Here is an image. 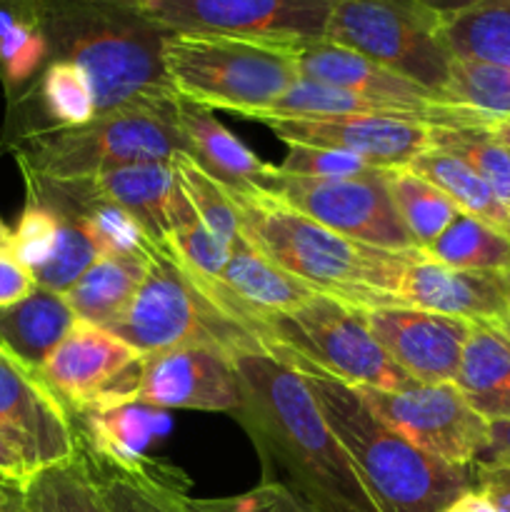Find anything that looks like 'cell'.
Returning a JSON list of instances; mask_svg holds the SVG:
<instances>
[{"mask_svg":"<svg viewBox=\"0 0 510 512\" xmlns=\"http://www.w3.org/2000/svg\"><path fill=\"white\" fill-rule=\"evenodd\" d=\"M243 403L235 420L265 465V480L288 485L313 512H380L308 385L265 350L230 353Z\"/></svg>","mask_w":510,"mask_h":512,"instance_id":"obj_1","label":"cell"},{"mask_svg":"<svg viewBox=\"0 0 510 512\" xmlns=\"http://www.w3.org/2000/svg\"><path fill=\"white\" fill-rule=\"evenodd\" d=\"M30 15L53 60H70L88 75L98 115L170 110L178 100L163 65L170 30L128 0H30Z\"/></svg>","mask_w":510,"mask_h":512,"instance_id":"obj_2","label":"cell"},{"mask_svg":"<svg viewBox=\"0 0 510 512\" xmlns=\"http://www.w3.org/2000/svg\"><path fill=\"white\" fill-rule=\"evenodd\" d=\"M263 350L298 370L380 512H443L458 495L475 488L473 468H458L415 448L370 408L355 385L275 343H265Z\"/></svg>","mask_w":510,"mask_h":512,"instance_id":"obj_3","label":"cell"},{"mask_svg":"<svg viewBox=\"0 0 510 512\" xmlns=\"http://www.w3.org/2000/svg\"><path fill=\"white\" fill-rule=\"evenodd\" d=\"M240 233L278 268L358 310L400 303L413 250H383L325 228L258 188L228 190Z\"/></svg>","mask_w":510,"mask_h":512,"instance_id":"obj_4","label":"cell"},{"mask_svg":"<svg viewBox=\"0 0 510 512\" xmlns=\"http://www.w3.org/2000/svg\"><path fill=\"white\" fill-rule=\"evenodd\" d=\"M303 45L225 33L170 30L163 65L180 100L253 120L300 78Z\"/></svg>","mask_w":510,"mask_h":512,"instance_id":"obj_5","label":"cell"},{"mask_svg":"<svg viewBox=\"0 0 510 512\" xmlns=\"http://www.w3.org/2000/svg\"><path fill=\"white\" fill-rule=\"evenodd\" d=\"M183 143L173 108H123L78 128H43L15 150L25 178L88 183L108 170L138 163H168Z\"/></svg>","mask_w":510,"mask_h":512,"instance_id":"obj_6","label":"cell"},{"mask_svg":"<svg viewBox=\"0 0 510 512\" xmlns=\"http://www.w3.org/2000/svg\"><path fill=\"white\" fill-rule=\"evenodd\" d=\"M105 330L140 355L183 345H218L228 353L263 350V343L230 320L195 283L185 265L160 245L150 250L143 283Z\"/></svg>","mask_w":510,"mask_h":512,"instance_id":"obj_7","label":"cell"},{"mask_svg":"<svg viewBox=\"0 0 510 512\" xmlns=\"http://www.w3.org/2000/svg\"><path fill=\"white\" fill-rule=\"evenodd\" d=\"M258 328L263 345H280L355 388L405 390L418 383L380 348L363 313L330 295H315L288 313L258 315Z\"/></svg>","mask_w":510,"mask_h":512,"instance_id":"obj_8","label":"cell"},{"mask_svg":"<svg viewBox=\"0 0 510 512\" xmlns=\"http://www.w3.org/2000/svg\"><path fill=\"white\" fill-rule=\"evenodd\" d=\"M325 40L385 65L435 98H443L455 60L440 38L438 18L418 0H343Z\"/></svg>","mask_w":510,"mask_h":512,"instance_id":"obj_9","label":"cell"},{"mask_svg":"<svg viewBox=\"0 0 510 512\" xmlns=\"http://www.w3.org/2000/svg\"><path fill=\"white\" fill-rule=\"evenodd\" d=\"M258 190L358 243L383 250L415 248L393 208L385 170L368 178H305L275 165Z\"/></svg>","mask_w":510,"mask_h":512,"instance_id":"obj_10","label":"cell"},{"mask_svg":"<svg viewBox=\"0 0 510 512\" xmlns=\"http://www.w3.org/2000/svg\"><path fill=\"white\" fill-rule=\"evenodd\" d=\"M370 408L415 448L458 468L483 458L490 423L455 383H415L405 390L358 388Z\"/></svg>","mask_w":510,"mask_h":512,"instance_id":"obj_11","label":"cell"},{"mask_svg":"<svg viewBox=\"0 0 510 512\" xmlns=\"http://www.w3.org/2000/svg\"><path fill=\"white\" fill-rule=\"evenodd\" d=\"M165 30L315 43L343 0H128Z\"/></svg>","mask_w":510,"mask_h":512,"instance_id":"obj_12","label":"cell"},{"mask_svg":"<svg viewBox=\"0 0 510 512\" xmlns=\"http://www.w3.org/2000/svg\"><path fill=\"white\" fill-rule=\"evenodd\" d=\"M128 403L235 415L243 403V390L228 350L218 345H183L140 355Z\"/></svg>","mask_w":510,"mask_h":512,"instance_id":"obj_13","label":"cell"},{"mask_svg":"<svg viewBox=\"0 0 510 512\" xmlns=\"http://www.w3.org/2000/svg\"><path fill=\"white\" fill-rule=\"evenodd\" d=\"M0 435L23 453L30 473L70 463L80 453L73 418L38 373L0 353Z\"/></svg>","mask_w":510,"mask_h":512,"instance_id":"obj_14","label":"cell"},{"mask_svg":"<svg viewBox=\"0 0 510 512\" xmlns=\"http://www.w3.org/2000/svg\"><path fill=\"white\" fill-rule=\"evenodd\" d=\"M275 135L288 143L318 145L358 155L378 170L408 168L433 148V123L400 115H330V118L268 120Z\"/></svg>","mask_w":510,"mask_h":512,"instance_id":"obj_15","label":"cell"},{"mask_svg":"<svg viewBox=\"0 0 510 512\" xmlns=\"http://www.w3.org/2000/svg\"><path fill=\"white\" fill-rule=\"evenodd\" d=\"M370 335L418 383H453L473 323L463 318L385 305L360 310Z\"/></svg>","mask_w":510,"mask_h":512,"instance_id":"obj_16","label":"cell"},{"mask_svg":"<svg viewBox=\"0 0 510 512\" xmlns=\"http://www.w3.org/2000/svg\"><path fill=\"white\" fill-rule=\"evenodd\" d=\"M138 358L140 353L115 338L110 330L75 320L70 333L43 360L38 378L73 418L105 398L138 363Z\"/></svg>","mask_w":510,"mask_h":512,"instance_id":"obj_17","label":"cell"},{"mask_svg":"<svg viewBox=\"0 0 510 512\" xmlns=\"http://www.w3.org/2000/svg\"><path fill=\"white\" fill-rule=\"evenodd\" d=\"M400 303L470 323H503L510 318L500 273L450 268L423 250L413 255L405 270Z\"/></svg>","mask_w":510,"mask_h":512,"instance_id":"obj_18","label":"cell"},{"mask_svg":"<svg viewBox=\"0 0 510 512\" xmlns=\"http://www.w3.org/2000/svg\"><path fill=\"white\" fill-rule=\"evenodd\" d=\"M80 450L103 463L135 470L148 458V445L170 430L168 410L143 403L95 405L73 415Z\"/></svg>","mask_w":510,"mask_h":512,"instance_id":"obj_19","label":"cell"},{"mask_svg":"<svg viewBox=\"0 0 510 512\" xmlns=\"http://www.w3.org/2000/svg\"><path fill=\"white\" fill-rule=\"evenodd\" d=\"M173 125L183 143V153L228 190L258 188L275 170V165L265 163L220 120H215L208 108L178 98L173 105Z\"/></svg>","mask_w":510,"mask_h":512,"instance_id":"obj_20","label":"cell"},{"mask_svg":"<svg viewBox=\"0 0 510 512\" xmlns=\"http://www.w3.org/2000/svg\"><path fill=\"white\" fill-rule=\"evenodd\" d=\"M218 280L233 293L235 303L243 308L250 333L260 343H263V335L258 328V315L288 313V310H295L313 300L315 295H323L310 288L308 283L278 268L273 260L265 258L245 238L233 243L228 263H225Z\"/></svg>","mask_w":510,"mask_h":512,"instance_id":"obj_21","label":"cell"},{"mask_svg":"<svg viewBox=\"0 0 510 512\" xmlns=\"http://www.w3.org/2000/svg\"><path fill=\"white\" fill-rule=\"evenodd\" d=\"M80 453L108 512H195L190 483L173 465L150 458L140 468L123 470Z\"/></svg>","mask_w":510,"mask_h":512,"instance_id":"obj_22","label":"cell"},{"mask_svg":"<svg viewBox=\"0 0 510 512\" xmlns=\"http://www.w3.org/2000/svg\"><path fill=\"white\" fill-rule=\"evenodd\" d=\"M100 198L120 205L140 223L153 245L165 248L170 240V210L175 198V175L170 163H138L108 170L88 180Z\"/></svg>","mask_w":510,"mask_h":512,"instance_id":"obj_23","label":"cell"},{"mask_svg":"<svg viewBox=\"0 0 510 512\" xmlns=\"http://www.w3.org/2000/svg\"><path fill=\"white\" fill-rule=\"evenodd\" d=\"M453 383L488 423L510 420V338L498 323H473Z\"/></svg>","mask_w":510,"mask_h":512,"instance_id":"obj_24","label":"cell"},{"mask_svg":"<svg viewBox=\"0 0 510 512\" xmlns=\"http://www.w3.org/2000/svg\"><path fill=\"white\" fill-rule=\"evenodd\" d=\"M75 320L78 318L63 293L35 288L20 303L0 308V345L25 368L38 373L43 360L58 348Z\"/></svg>","mask_w":510,"mask_h":512,"instance_id":"obj_25","label":"cell"},{"mask_svg":"<svg viewBox=\"0 0 510 512\" xmlns=\"http://www.w3.org/2000/svg\"><path fill=\"white\" fill-rule=\"evenodd\" d=\"M148 255H98L95 263L63 293L75 318L83 323L105 325L113 323L148 270Z\"/></svg>","mask_w":510,"mask_h":512,"instance_id":"obj_26","label":"cell"},{"mask_svg":"<svg viewBox=\"0 0 510 512\" xmlns=\"http://www.w3.org/2000/svg\"><path fill=\"white\" fill-rule=\"evenodd\" d=\"M438 23L453 58L510 70V5H480L445 15Z\"/></svg>","mask_w":510,"mask_h":512,"instance_id":"obj_27","label":"cell"},{"mask_svg":"<svg viewBox=\"0 0 510 512\" xmlns=\"http://www.w3.org/2000/svg\"><path fill=\"white\" fill-rule=\"evenodd\" d=\"M413 173L433 183L435 188L443 190L463 213L475 215V218L485 220V223L495 225V228H505V218H508V205L498 200V195L490 190V185L470 168L468 163L453 153L445 150L430 148L423 155L408 165Z\"/></svg>","mask_w":510,"mask_h":512,"instance_id":"obj_28","label":"cell"},{"mask_svg":"<svg viewBox=\"0 0 510 512\" xmlns=\"http://www.w3.org/2000/svg\"><path fill=\"white\" fill-rule=\"evenodd\" d=\"M385 183H388L395 213L418 250L428 248L463 213L443 190H438L410 168L385 170Z\"/></svg>","mask_w":510,"mask_h":512,"instance_id":"obj_29","label":"cell"},{"mask_svg":"<svg viewBox=\"0 0 510 512\" xmlns=\"http://www.w3.org/2000/svg\"><path fill=\"white\" fill-rule=\"evenodd\" d=\"M423 253L450 268L490 273L510 268L508 235L468 213H460L428 248H423Z\"/></svg>","mask_w":510,"mask_h":512,"instance_id":"obj_30","label":"cell"},{"mask_svg":"<svg viewBox=\"0 0 510 512\" xmlns=\"http://www.w3.org/2000/svg\"><path fill=\"white\" fill-rule=\"evenodd\" d=\"M18 490L30 512H108L83 453L70 463L40 470Z\"/></svg>","mask_w":510,"mask_h":512,"instance_id":"obj_31","label":"cell"},{"mask_svg":"<svg viewBox=\"0 0 510 512\" xmlns=\"http://www.w3.org/2000/svg\"><path fill=\"white\" fill-rule=\"evenodd\" d=\"M170 240L165 248L180 260L188 270L203 278L218 280L230 258L233 245L223 243L188 203L183 190L175 188L173 210H170Z\"/></svg>","mask_w":510,"mask_h":512,"instance_id":"obj_32","label":"cell"},{"mask_svg":"<svg viewBox=\"0 0 510 512\" xmlns=\"http://www.w3.org/2000/svg\"><path fill=\"white\" fill-rule=\"evenodd\" d=\"M168 163L170 168H173L175 183L183 190L188 203L193 205L198 218L203 220L223 243L233 245L235 240L243 238L238 213H235V205L233 200H230L228 188H225L223 183H218L208 170L200 168V165L195 163L188 153H183V150H178Z\"/></svg>","mask_w":510,"mask_h":512,"instance_id":"obj_33","label":"cell"},{"mask_svg":"<svg viewBox=\"0 0 510 512\" xmlns=\"http://www.w3.org/2000/svg\"><path fill=\"white\" fill-rule=\"evenodd\" d=\"M433 148L458 155L503 205H510V150L483 128H443L433 125Z\"/></svg>","mask_w":510,"mask_h":512,"instance_id":"obj_34","label":"cell"},{"mask_svg":"<svg viewBox=\"0 0 510 512\" xmlns=\"http://www.w3.org/2000/svg\"><path fill=\"white\" fill-rule=\"evenodd\" d=\"M440 100L488 115H510V70L455 58Z\"/></svg>","mask_w":510,"mask_h":512,"instance_id":"obj_35","label":"cell"},{"mask_svg":"<svg viewBox=\"0 0 510 512\" xmlns=\"http://www.w3.org/2000/svg\"><path fill=\"white\" fill-rule=\"evenodd\" d=\"M40 98L60 128H78L98 118L88 75L70 60H50L40 78Z\"/></svg>","mask_w":510,"mask_h":512,"instance_id":"obj_36","label":"cell"},{"mask_svg":"<svg viewBox=\"0 0 510 512\" xmlns=\"http://www.w3.org/2000/svg\"><path fill=\"white\" fill-rule=\"evenodd\" d=\"M53 213H58L60 218L58 243H55L53 255L38 270H33V278L38 288L65 293L95 263L100 253L78 218L60 210H53Z\"/></svg>","mask_w":510,"mask_h":512,"instance_id":"obj_37","label":"cell"},{"mask_svg":"<svg viewBox=\"0 0 510 512\" xmlns=\"http://www.w3.org/2000/svg\"><path fill=\"white\" fill-rule=\"evenodd\" d=\"M280 170L305 175V178H368V175L380 173L378 168L353 153L300 143H288V153H285Z\"/></svg>","mask_w":510,"mask_h":512,"instance_id":"obj_38","label":"cell"},{"mask_svg":"<svg viewBox=\"0 0 510 512\" xmlns=\"http://www.w3.org/2000/svg\"><path fill=\"white\" fill-rule=\"evenodd\" d=\"M58 235V213H53L48 205L28 200V208L23 210V215L18 220V228L13 230V245H10V250L33 273V270H38L53 255Z\"/></svg>","mask_w":510,"mask_h":512,"instance_id":"obj_39","label":"cell"},{"mask_svg":"<svg viewBox=\"0 0 510 512\" xmlns=\"http://www.w3.org/2000/svg\"><path fill=\"white\" fill-rule=\"evenodd\" d=\"M195 512H313L288 485L278 480H263L258 488L233 498L195 500Z\"/></svg>","mask_w":510,"mask_h":512,"instance_id":"obj_40","label":"cell"},{"mask_svg":"<svg viewBox=\"0 0 510 512\" xmlns=\"http://www.w3.org/2000/svg\"><path fill=\"white\" fill-rule=\"evenodd\" d=\"M475 490L498 512H510V463H475Z\"/></svg>","mask_w":510,"mask_h":512,"instance_id":"obj_41","label":"cell"},{"mask_svg":"<svg viewBox=\"0 0 510 512\" xmlns=\"http://www.w3.org/2000/svg\"><path fill=\"white\" fill-rule=\"evenodd\" d=\"M38 288L33 273L13 255V250H0V308L20 303Z\"/></svg>","mask_w":510,"mask_h":512,"instance_id":"obj_42","label":"cell"},{"mask_svg":"<svg viewBox=\"0 0 510 512\" xmlns=\"http://www.w3.org/2000/svg\"><path fill=\"white\" fill-rule=\"evenodd\" d=\"M30 478H33V473H30L23 453H20V450L15 448L8 438H3V435H0V483L23 488Z\"/></svg>","mask_w":510,"mask_h":512,"instance_id":"obj_43","label":"cell"},{"mask_svg":"<svg viewBox=\"0 0 510 512\" xmlns=\"http://www.w3.org/2000/svg\"><path fill=\"white\" fill-rule=\"evenodd\" d=\"M478 463H510V420L490 423L488 448Z\"/></svg>","mask_w":510,"mask_h":512,"instance_id":"obj_44","label":"cell"},{"mask_svg":"<svg viewBox=\"0 0 510 512\" xmlns=\"http://www.w3.org/2000/svg\"><path fill=\"white\" fill-rule=\"evenodd\" d=\"M425 10L435 15V18H445V15L463 13V10L480 8V5H510V0H418Z\"/></svg>","mask_w":510,"mask_h":512,"instance_id":"obj_45","label":"cell"},{"mask_svg":"<svg viewBox=\"0 0 510 512\" xmlns=\"http://www.w3.org/2000/svg\"><path fill=\"white\" fill-rule=\"evenodd\" d=\"M443 512H498V510H495L493 505H490L488 500L473 488V490H465L463 495H458V498H455Z\"/></svg>","mask_w":510,"mask_h":512,"instance_id":"obj_46","label":"cell"},{"mask_svg":"<svg viewBox=\"0 0 510 512\" xmlns=\"http://www.w3.org/2000/svg\"><path fill=\"white\" fill-rule=\"evenodd\" d=\"M0 512H30L25 508L20 490L15 485L0 483Z\"/></svg>","mask_w":510,"mask_h":512,"instance_id":"obj_47","label":"cell"},{"mask_svg":"<svg viewBox=\"0 0 510 512\" xmlns=\"http://www.w3.org/2000/svg\"><path fill=\"white\" fill-rule=\"evenodd\" d=\"M483 130H488L498 143H503L510 150V115H490Z\"/></svg>","mask_w":510,"mask_h":512,"instance_id":"obj_48","label":"cell"},{"mask_svg":"<svg viewBox=\"0 0 510 512\" xmlns=\"http://www.w3.org/2000/svg\"><path fill=\"white\" fill-rule=\"evenodd\" d=\"M10 245H13V230L0 220V250H10Z\"/></svg>","mask_w":510,"mask_h":512,"instance_id":"obj_49","label":"cell"},{"mask_svg":"<svg viewBox=\"0 0 510 512\" xmlns=\"http://www.w3.org/2000/svg\"><path fill=\"white\" fill-rule=\"evenodd\" d=\"M500 283H503L505 303H508V313H510V268L508 270H500Z\"/></svg>","mask_w":510,"mask_h":512,"instance_id":"obj_50","label":"cell"},{"mask_svg":"<svg viewBox=\"0 0 510 512\" xmlns=\"http://www.w3.org/2000/svg\"><path fill=\"white\" fill-rule=\"evenodd\" d=\"M25 0H0V10H18L23 8Z\"/></svg>","mask_w":510,"mask_h":512,"instance_id":"obj_51","label":"cell"},{"mask_svg":"<svg viewBox=\"0 0 510 512\" xmlns=\"http://www.w3.org/2000/svg\"><path fill=\"white\" fill-rule=\"evenodd\" d=\"M498 325H500V328H503V333L510 338V318H505L503 323H498Z\"/></svg>","mask_w":510,"mask_h":512,"instance_id":"obj_52","label":"cell"},{"mask_svg":"<svg viewBox=\"0 0 510 512\" xmlns=\"http://www.w3.org/2000/svg\"><path fill=\"white\" fill-rule=\"evenodd\" d=\"M503 233L508 235V240H510V205H508V218H505V228H503Z\"/></svg>","mask_w":510,"mask_h":512,"instance_id":"obj_53","label":"cell"},{"mask_svg":"<svg viewBox=\"0 0 510 512\" xmlns=\"http://www.w3.org/2000/svg\"><path fill=\"white\" fill-rule=\"evenodd\" d=\"M0 353H8V350H5V348H3V345H0Z\"/></svg>","mask_w":510,"mask_h":512,"instance_id":"obj_54","label":"cell"}]
</instances>
